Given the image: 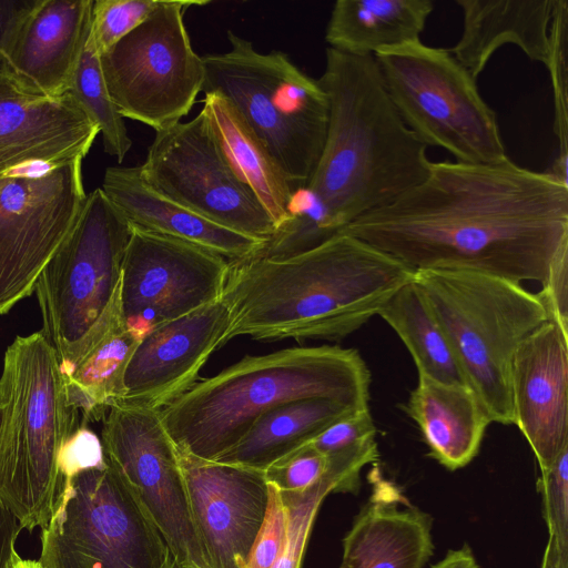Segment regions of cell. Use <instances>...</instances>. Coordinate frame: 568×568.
Listing matches in <instances>:
<instances>
[{"label":"cell","instance_id":"cell-1","mask_svg":"<svg viewBox=\"0 0 568 568\" xmlns=\"http://www.w3.org/2000/svg\"><path fill=\"white\" fill-rule=\"evenodd\" d=\"M344 232L413 271L467 270L541 283L568 248V184L509 158L433 162L420 184Z\"/></svg>","mask_w":568,"mask_h":568},{"label":"cell","instance_id":"cell-2","mask_svg":"<svg viewBox=\"0 0 568 568\" xmlns=\"http://www.w3.org/2000/svg\"><path fill=\"white\" fill-rule=\"evenodd\" d=\"M414 271L346 232L285 258L230 263L225 344L239 336L338 342L372 317Z\"/></svg>","mask_w":568,"mask_h":568},{"label":"cell","instance_id":"cell-3","mask_svg":"<svg viewBox=\"0 0 568 568\" xmlns=\"http://www.w3.org/2000/svg\"><path fill=\"white\" fill-rule=\"evenodd\" d=\"M317 80L328 97V125L315 170L300 190L344 232L420 184L433 162L396 111L374 55L327 48Z\"/></svg>","mask_w":568,"mask_h":568},{"label":"cell","instance_id":"cell-4","mask_svg":"<svg viewBox=\"0 0 568 568\" xmlns=\"http://www.w3.org/2000/svg\"><path fill=\"white\" fill-rule=\"evenodd\" d=\"M371 382V372L354 348L292 347L245 356L197 381L160 416L180 453L214 462L281 404L323 397L358 409L369 407Z\"/></svg>","mask_w":568,"mask_h":568},{"label":"cell","instance_id":"cell-5","mask_svg":"<svg viewBox=\"0 0 568 568\" xmlns=\"http://www.w3.org/2000/svg\"><path fill=\"white\" fill-rule=\"evenodd\" d=\"M0 501L22 529L50 520L64 479L60 457L78 428L55 349L40 332L7 347L0 376Z\"/></svg>","mask_w":568,"mask_h":568},{"label":"cell","instance_id":"cell-6","mask_svg":"<svg viewBox=\"0 0 568 568\" xmlns=\"http://www.w3.org/2000/svg\"><path fill=\"white\" fill-rule=\"evenodd\" d=\"M413 282L491 423L511 425L513 357L549 321L538 294L518 282L467 270H418Z\"/></svg>","mask_w":568,"mask_h":568},{"label":"cell","instance_id":"cell-7","mask_svg":"<svg viewBox=\"0 0 568 568\" xmlns=\"http://www.w3.org/2000/svg\"><path fill=\"white\" fill-rule=\"evenodd\" d=\"M227 40L226 52L202 57V91L234 105L296 191L308 182L323 151L327 93L284 52L262 53L231 30Z\"/></svg>","mask_w":568,"mask_h":568},{"label":"cell","instance_id":"cell-8","mask_svg":"<svg viewBox=\"0 0 568 568\" xmlns=\"http://www.w3.org/2000/svg\"><path fill=\"white\" fill-rule=\"evenodd\" d=\"M131 225L101 187L38 276L34 292L41 333L55 349L62 372L121 324L122 261Z\"/></svg>","mask_w":568,"mask_h":568},{"label":"cell","instance_id":"cell-9","mask_svg":"<svg viewBox=\"0 0 568 568\" xmlns=\"http://www.w3.org/2000/svg\"><path fill=\"white\" fill-rule=\"evenodd\" d=\"M374 58L400 119L427 148H443L468 164L508 159L495 111L449 49L417 40Z\"/></svg>","mask_w":568,"mask_h":568},{"label":"cell","instance_id":"cell-10","mask_svg":"<svg viewBox=\"0 0 568 568\" xmlns=\"http://www.w3.org/2000/svg\"><path fill=\"white\" fill-rule=\"evenodd\" d=\"M40 540L41 568H178L164 537L108 460L64 478Z\"/></svg>","mask_w":568,"mask_h":568},{"label":"cell","instance_id":"cell-11","mask_svg":"<svg viewBox=\"0 0 568 568\" xmlns=\"http://www.w3.org/2000/svg\"><path fill=\"white\" fill-rule=\"evenodd\" d=\"M209 1L164 0L143 23L100 55L111 99L122 115L155 133L181 122L203 90V58L192 48L183 14Z\"/></svg>","mask_w":568,"mask_h":568},{"label":"cell","instance_id":"cell-12","mask_svg":"<svg viewBox=\"0 0 568 568\" xmlns=\"http://www.w3.org/2000/svg\"><path fill=\"white\" fill-rule=\"evenodd\" d=\"M101 442L108 463L164 537L178 568H212L192 516L179 453L160 410L112 404Z\"/></svg>","mask_w":568,"mask_h":568},{"label":"cell","instance_id":"cell-13","mask_svg":"<svg viewBox=\"0 0 568 568\" xmlns=\"http://www.w3.org/2000/svg\"><path fill=\"white\" fill-rule=\"evenodd\" d=\"M138 168L155 191L224 227L264 242L276 230L232 170L202 111L156 132Z\"/></svg>","mask_w":568,"mask_h":568},{"label":"cell","instance_id":"cell-14","mask_svg":"<svg viewBox=\"0 0 568 568\" xmlns=\"http://www.w3.org/2000/svg\"><path fill=\"white\" fill-rule=\"evenodd\" d=\"M230 263L195 244L131 225L119 294L124 328L141 339L163 323L220 301Z\"/></svg>","mask_w":568,"mask_h":568},{"label":"cell","instance_id":"cell-15","mask_svg":"<svg viewBox=\"0 0 568 568\" xmlns=\"http://www.w3.org/2000/svg\"><path fill=\"white\" fill-rule=\"evenodd\" d=\"M82 161L40 179L0 175V315L34 292L87 200Z\"/></svg>","mask_w":568,"mask_h":568},{"label":"cell","instance_id":"cell-16","mask_svg":"<svg viewBox=\"0 0 568 568\" xmlns=\"http://www.w3.org/2000/svg\"><path fill=\"white\" fill-rule=\"evenodd\" d=\"M178 453L211 567L245 568L268 505L264 471Z\"/></svg>","mask_w":568,"mask_h":568},{"label":"cell","instance_id":"cell-17","mask_svg":"<svg viewBox=\"0 0 568 568\" xmlns=\"http://www.w3.org/2000/svg\"><path fill=\"white\" fill-rule=\"evenodd\" d=\"M230 313L220 300L149 332L136 345L113 404L161 410L190 389L213 352L225 345ZM111 407V406H110Z\"/></svg>","mask_w":568,"mask_h":568},{"label":"cell","instance_id":"cell-18","mask_svg":"<svg viewBox=\"0 0 568 568\" xmlns=\"http://www.w3.org/2000/svg\"><path fill=\"white\" fill-rule=\"evenodd\" d=\"M514 425L540 471L568 446V335L548 321L518 346L510 366Z\"/></svg>","mask_w":568,"mask_h":568},{"label":"cell","instance_id":"cell-19","mask_svg":"<svg viewBox=\"0 0 568 568\" xmlns=\"http://www.w3.org/2000/svg\"><path fill=\"white\" fill-rule=\"evenodd\" d=\"M98 134L69 93H32L0 69V174L29 161L84 159Z\"/></svg>","mask_w":568,"mask_h":568},{"label":"cell","instance_id":"cell-20","mask_svg":"<svg viewBox=\"0 0 568 568\" xmlns=\"http://www.w3.org/2000/svg\"><path fill=\"white\" fill-rule=\"evenodd\" d=\"M92 6L93 0H41L0 69L32 93H68L91 33Z\"/></svg>","mask_w":568,"mask_h":568},{"label":"cell","instance_id":"cell-21","mask_svg":"<svg viewBox=\"0 0 568 568\" xmlns=\"http://www.w3.org/2000/svg\"><path fill=\"white\" fill-rule=\"evenodd\" d=\"M101 190L125 220L150 232L182 240L230 262L253 257L264 241L212 222L151 187L138 166H110Z\"/></svg>","mask_w":568,"mask_h":568},{"label":"cell","instance_id":"cell-22","mask_svg":"<svg viewBox=\"0 0 568 568\" xmlns=\"http://www.w3.org/2000/svg\"><path fill=\"white\" fill-rule=\"evenodd\" d=\"M400 499L386 483L372 493L343 540L338 568H424L434 551L432 517L398 507Z\"/></svg>","mask_w":568,"mask_h":568},{"label":"cell","instance_id":"cell-23","mask_svg":"<svg viewBox=\"0 0 568 568\" xmlns=\"http://www.w3.org/2000/svg\"><path fill=\"white\" fill-rule=\"evenodd\" d=\"M556 0H456L463 31L449 49L477 79L497 49L517 45L530 60L546 64Z\"/></svg>","mask_w":568,"mask_h":568},{"label":"cell","instance_id":"cell-24","mask_svg":"<svg viewBox=\"0 0 568 568\" xmlns=\"http://www.w3.org/2000/svg\"><path fill=\"white\" fill-rule=\"evenodd\" d=\"M402 408L418 426L429 456L449 470L465 467L477 456L491 423L469 386L425 375H418Z\"/></svg>","mask_w":568,"mask_h":568},{"label":"cell","instance_id":"cell-25","mask_svg":"<svg viewBox=\"0 0 568 568\" xmlns=\"http://www.w3.org/2000/svg\"><path fill=\"white\" fill-rule=\"evenodd\" d=\"M202 112L226 161L276 227L291 217L294 186L264 143L223 95L204 93Z\"/></svg>","mask_w":568,"mask_h":568},{"label":"cell","instance_id":"cell-26","mask_svg":"<svg viewBox=\"0 0 568 568\" xmlns=\"http://www.w3.org/2000/svg\"><path fill=\"white\" fill-rule=\"evenodd\" d=\"M432 0H337L325 30L328 48L356 55L420 40Z\"/></svg>","mask_w":568,"mask_h":568},{"label":"cell","instance_id":"cell-27","mask_svg":"<svg viewBox=\"0 0 568 568\" xmlns=\"http://www.w3.org/2000/svg\"><path fill=\"white\" fill-rule=\"evenodd\" d=\"M356 410L359 409L323 397L281 404L264 413L232 449L214 462L264 471Z\"/></svg>","mask_w":568,"mask_h":568},{"label":"cell","instance_id":"cell-28","mask_svg":"<svg viewBox=\"0 0 568 568\" xmlns=\"http://www.w3.org/2000/svg\"><path fill=\"white\" fill-rule=\"evenodd\" d=\"M140 341L121 323L62 372L68 403L82 413V424L101 419L121 400L125 368Z\"/></svg>","mask_w":568,"mask_h":568},{"label":"cell","instance_id":"cell-29","mask_svg":"<svg viewBox=\"0 0 568 568\" xmlns=\"http://www.w3.org/2000/svg\"><path fill=\"white\" fill-rule=\"evenodd\" d=\"M328 473L303 491H280L285 509V538L282 551L272 568H301L307 540L317 511L331 493H357L364 466L378 460L376 439L331 454Z\"/></svg>","mask_w":568,"mask_h":568},{"label":"cell","instance_id":"cell-30","mask_svg":"<svg viewBox=\"0 0 568 568\" xmlns=\"http://www.w3.org/2000/svg\"><path fill=\"white\" fill-rule=\"evenodd\" d=\"M377 315L402 339L418 375L442 383L467 385L438 322L413 280L403 285Z\"/></svg>","mask_w":568,"mask_h":568},{"label":"cell","instance_id":"cell-31","mask_svg":"<svg viewBox=\"0 0 568 568\" xmlns=\"http://www.w3.org/2000/svg\"><path fill=\"white\" fill-rule=\"evenodd\" d=\"M68 93L98 126L105 153L122 162L132 146V140L109 93L100 54L91 33L75 67Z\"/></svg>","mask_w":568,"mask_h":568},{"label":"cell","instance_id":"cell-32","mask_svg":"<svg viewBox=\"0 0 568 568\" xmlns=\"http://www.w3.org/2000/svg\"><path fill=\"white\" fill-rule=\"evenodd\" d=\"M554 95V132L558 140L557 159L568 160V1L556 0L549 30V51L545 64Z\"/></svg>","mask_w":568,"mask_h":568},{"label":"cell","instance_id":"cell-33","mask_svg":"<svg viewBox=\"0 0 568 568\" xmlns=\"http://www.w3.org/2000/svg\"><path fill=\"white\" fill-rule=\"evenodd\" d=\"M164 0H93L91 36L103 54L143 23Z\"/></svg>","mask_w":568,"mask_h":568},{"label":"cell","instance_id":"cell-34","mask_svg":"<svg viewBox=\"0 0 568 568\" xmlns=\"http://www.w3.org/2000/svg\"><path fill=\"white\" fill-rule=\"evenodd\" d=\"M537 488L549 536L562 551L568 552V446L548 469L540 471Z\"/></svg>","mask_w":568,"mask_h":568},{"label":"cell","instance_id":"cell-35","mask_svg":"<svg viewBox=\"0 0 568 568\" xmlns=\"http://www.w3.org/2000/svg\"><path fill=\"white\" fill-rule=\"evenodd\" d=\"M332 464L331 454H322L303 445L267 467L264 476L280 491H303L320 481Z\"/></svg>","mask_w":568,"mask_h":568},{"label":"cell","instance_id":"cell-36","mask_svg":"<svg viewBox=\"0 0 568 568\" xmlns=\"http://www.w3.org/2000/svg\"><path fill=\"white\" fill-rule=\"evenodd\" d=\"M268 484V483H267ZM285 509L278 489L268 484V505L245 568H272L285 538Z\"/></svg>","mask_w":568,"mask_h":568},{"label":"cell","instance_id":"cell-37","mask_svg":"<svg viewBox=\"0 0 568 568\" xmlns=\"http://www.w3.org/2000/svg\"><path fill=\"white\" fill-rule=\"evenodd\" d=\"M376 432L367 407L332 424L305 445L322 454H333L376 439Z\"/></svg>","mask_w":568,"mask_h":568},{"label":"cell","instance_id":"cell-38","mask_svg":"<svg viewBox=\"0 0 568 568\" xmlns=\"http://www.w3.org/2000/svg\"><path fill=\"white\" fill-rule=\"evenodd\" d=\"M541 286L537 294L549 321L568 335V248L554 258Z\"/></svg>","mask_w":568,"mask_h":568},{"label":"cell","instance_id":"cell-39","mask_svg":"<svg viewBox=\"0 0 568 568\" xmlns=\"http://www.w3.org/2000/svg\"><path fill=\"white\" fill-rule=\"evenodd\" d=\"M105 464L101 439L87 425H79L62 448L60 470L63 479L81 469L101 467Z\"/></svg>","mask_w":568,"mask_h":568},{"label":"cell","instance_id":"cell-40","mask_svg":"<svg viewBox=\"0 0 568 568\" xmlns=\"http://www.w3.org/2000/svg\"><path fill=\"white\" fill-rule=\"evenodd\" d=\"M41 0H0V67L8 59L30 13Z\"/></svg>","mask_w":568,"mask_h":568},{"label":"cell","instance_id":"cell-41","mask_svg":"<svg viewBox=\"0 0 568 568\" xmlns=\"http://www.w3.org/2000/svg\"><path fill=\"white\" fill-rule=\"evenodd\" d=\"M21 530L18 519L0 501V568H12L20 558L16 544Z\"/></svg>","mask_w":568,"mask_h":568},{"label":"cell","instance_id":"cell-42","mask_svg":"<svg viewBox=\"0 0 568 568\" xmlns=\"http://www.w3.org/2000/svg\"><path fill=\"white\" fill-rule=\"evenodd\" d=\"M67 162H57V161H29L21 164H18L0 175L6 178H16V179H40L49 175L54 170L60 168Z\"/></svg>","mask_w":568,"mask_h":568},{"label":"cell","instance_id":"cell-43","mask_svg":"<svg viewBox=\"0 0 568 568\" xmlns=\"http://www.w3.org/2000/svg\"><path fill=\"white\" fill-rule=\"evenodd\" d=\"M432 568H479L469 546L449 550L446 556Z\"/></svg>","mask_w":568,"mask_h":568},{"label":"cell","instance_id":"cell-44","mask_svg":"<svg viewBox=\"0 0 568 568\" xmlns=\"http://www.w3.org/2000/svg\"><path fill=\"white\" fill-rule=\"evenodd\" d=\"M540 568H568V552L562 551L549 536Z\"/></svg>","mask_w":568,"mask_h":568},{"label":"cell","instance_id":"cell-45","mask_svg":"<svg viewBox=\"0 0 568 568\" xmlns=\"http://www.w3.org/2000/svg\"><path fill=\"white\" fill-rule=\"evenodd\" d=\"M12 568H41L38 560L19 558Z\"/></svg>","mask_w":568,"mask_h":568},{"label":"cell","instance_id":"cell-46","mask_svg":"<svg viewBox=\"0 0 568 568\" xmlns=\"http://www.w3.org/2000/svg\"><path fill=\"white\" fill-rule=\"evenodd\" d=\"M3 415H4V409H3V406L0 404V434H1L2 424H3Z\"/></svg>","mask_w":568,"mask_h":568}]
</instances>
